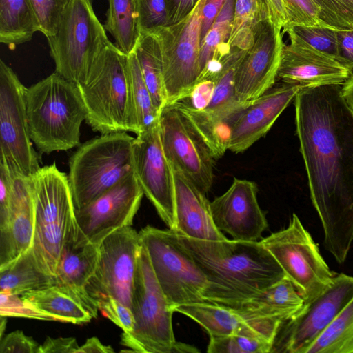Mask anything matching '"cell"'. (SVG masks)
<instances>
[{"mask_svg":"<svg viewBox=\"0 0 353 353\" xmlns=\"http://www.w3.org/2000/svg\"><path fill=\"white\" fill-rule=\"evenodd\" d=\"M295 122L323 246L343 263L353 243V112L341 85L301 88Z\"/></svg>","mask_w":353,"mask_h":353,"instance_id":"1","label":"cell"},{"mask_svg":"<svg viewBox=\"0 0 353 353\" xmlns=\"http://www.w3.org/2000/svg\"><path fill=\"white\" fill-rule=\"evenodd\" d=\"M176 234L205 276L206 302L236 309L285 276L260 241H206Z\"/></svg>","mask_w":353,"mask_h":353,"instance_id":"2","label":"cell"},{"mask_svg":"<svg viewBox=\"0 0 353 353\" xmlns=\"http://www.w3.org/2000/svg\"><path fill=\"white\" fill-rule=\"evenodd\" d=\"M26 100L30 136L41 154L80 145L85 110L75 83L54 72L27 88Z\"/></svg>","mask_w":353,"mask_h":353,"instance_id":"3","label":"cell"},{"mask_svg":"<svg viewBox=\"0 0 353 353\" xmlns=\"http://www.w3.org/2000/svg\"><path fill=\"white\" fill-rule=\"evenodd\" d=\"M85 121L101 134L134 133L128 55L110 42L84 83L77 85Z\"/></svg>","mask_w":353,"mask_h":353,"instance_id":"4","label":"cell"},{"mask_svg":"<svg viewBox=\"0 0 353 353\" xmlns=\"http://www.w3.org/2000/svg\"><path fill=\"white\" fill-rule=\"evenodd\" d=\"M141 241V240H140ZM135 325L123 332L121 344L141 353L194 352L196 347L176 342L170 306L153 272L145 246L141 241L132 296Z\"/></svg>","mask_w":353,"mask_h":353,"instance_id":"5","label":"cell"},{"mask_svg":"<svg viewBox=\"0 0 353 353\" xmlns=\"http://www.w3.org/2000/svg\"><path fill=\"white\" fill-rule=\"evenodd\" d=\"M34 230L31 250L39 267L55 277L68 235L74 224V206L68 175L55 163L31 177Z\"/></svg>","mask_w":353,"mask_h":353,"instance_id":"6","label":"cell"},{"mask_svg":"<svg viewBox=\"0 0 353 353\" xmlns=\"http://www.w3.org/2000/svg\"><path fill=\"white\" fill-rule=\"evenodd\" d=\"M134 139L128 132H119L79 145L70 157L68 175L75 210L134 173Z\"/></svg>","mask_w":353,"mask_h":353,"instance_id":"7","label":"cell"},{"mask_svg":"<svg viewBox=\"0 0 353 353\" xmlns=\"http://www.w3.org/2000/svg\"><path fill=\"white\" fill-rule=\"evenodd\" d=\"M55 72L79 85L85 82L110 43L93 8V0H70L54 34L46 37Z\"/></svg>","mask_w":353,"mask_h":353,"instance_id":"8","label":"cell"},{"mask_svg":"<svg viewBox=\"0 0 353 353\" xmlns=\"http://www.w3.org/2000/svg\"><path fill=\"white\" fill-rule=\"evenodd\" d=\"M139 234L148 251L155 276L173 311L179 305L205 303V276L179 242L176 232L148 225Z\"/></svg>","mask_w":353,"mask_h":353,"instance_id":"9","label":"cell"},{"mask_svg":"<svg viewBox=\"0 0 353 353\" xmlns=\"http://www.w3.org/2000/svg\"><path fill=\"white\" fill-rule=\"evenodd\" d=\"M260 241L306 304L333 285L336 274L330 270L317 244L296 214H292L287 228Z\"/></svg>","mask_w":353,"mask_h":353,"instance_id":"10","label":"cell"},{"mask_svg":"<svg viewBox=\"0 0 353 353\" xmlns=\"http://www.w3.org/2000/svg\"><path fill=\"white\" fill-rule=\"evenodd\" d=\"M205 1L199 0L193 10L179 22L149 30L160 46L168 104L187 97L198 81Z\"/></svg>","mask_w":353,"mask_h":353,"instance_id":"11","label":"cell"},{"mask_svg":"<svg viewBox=\"0 0 353 353\" xmlns=\"http://www.w3.org/2000/svg\"><path fill=\"white\" fill-rule=\"evenodd\" d=\"M26 89L13 70L0 61V160L15 176L31 178L41 168L31 140Z\"/></svg>","mask_w":353,"mask_h":353,"instance_id":"12","label":"cell"},{"mask_svg":"<svg viewBox=\"0 0 353 353\" xmlns=\"http://www.w3.org/2000/svg\"><path fill=\"white\" fill-rule=\"evenodd\" d=\"M140 247L139 232L132 226L117 230L101 242L97 265L86 286L96 303L112 297L131 308Z\"/></svg>","mask_w":353,"mask_h":353,"instance_id":"13","label":"cell"},{"mask_svg":"<svg viewBox=\"0 0 353 353\" xmlns=\"http://www.w3.org/2000/svg\"><path fill=\"white\" fill-rule=\"evenodd\" d=\"M159 125L162 147L171 165L207 194L213 183L214 157L203 137L174 103L162 110Z\"/></svg>","mask_w":353,"mask_h":353,"instance_id":"14","label":"cell"},{"mask_svg":"<svg viewBox=\"0 0 353 353\" xmlns=\"http://www.w3.org/2000/svg\"><path fill=\"white\" fill-rule=\"evenodd\" d=\"M134 173L74 210V243L99 245L109 234L132 226L143 196Z\"/></svg>","mask_w":353,"mask_h":353,"instance_id":"15","label":"cell"},{"mask_svg":"<svg viewBox=\"0 0 353 353\" xmlns=\"http://www.w3.org/2000/svg\"><path fill=\"white\" fill-rule=\"evenodd\" d=\"M353 296V276L336 274L333 285L281 325L271 353H306Z\"/></svg>","mask_w":353,"mask_h":353,"instance_id":"16","label":"cell"},{"mask_svg":"<svg viewBox=\"0 0 353 353\" xmlns=\"http://www.w3.org/2000/svg\"><path fill=\"white\" fill-rule=\"evenodd\" d=\"M133 158L134 173L143 194L169 229L175 231L174 172L162 147L159 124L137 135Z\"/></svg>","mask_w":353,"mask_h":353,"instance_id":"17","label":"cell"},{"mask_svg":"<svg viewBox=\"0 0 353 353\" xmlns=\"http://www.w3.org/2000/svg\"><path fill=\"white\" fill-rule=\"evenodd\" d=\"M281 29L270 18L259 26L252 45L244 52L234 74L238 101L250 103L272 88L283 47Z\"/></svg>","mask_w":353,"mask_h":353,"instance_id":"18","label":"cell"},{"mask_svg":"<svg viewBox=\"0 0 353 353\" xmlns=\"http://www.w3.org/2000/svg\"><path fill=\"white\" fill-rule=\"evenodd\" d=\"M257 192L254 181L234 178L228 190L210 202L216 227L234 240L259 241L268 223Z\"/></svg>","mask_w":353,"mask_h":353,"instance_id":"19","label":"cell"},{"mask_svg":"<svg viewBox=\"0 0 353 353\" xmlns=\"http://www.w3.org/2000/svg\"><path fill=\"white\" fill-rule=\"evenodd\" d=\"M288 36L290 43L283 45L277 74L284 83L301 88L341 85L352 73L335 59Z\"/></svg>","mask_w":353,"mask_h":353,"instance_id":"20","label":"cell"},{"mask_svg":"<svg viewBox=\"0 0 353 353\" xmlns=\"http://www.w3.org/2000/svg\"><path fill=\"white\" fill-rule=\"evenodd\" d=\"M198 323L211 336L239 334L273 342L283 322L281 317H259L230 307L205 302L174 309Z\"/></svg>","mask_w":353,"mask_h":353,"instance_id":"21","label":"cell"},{"mask_svg":"<svg viewBox=\"0 0 353 353\" xmlns=\"http://www.w3.org/2000/svg\"><path fill=\"white\" fill-rule=\"evenodd\" d=\"M301 88L284 83L251 101L232 126L228 150L242 152L265 135Z\"/></svg>","mask_w":353,"mask_h":353,"instance_id":"22","label":"cell"},{"mask_svg":"<svg viewBox=\"0 0 353 353\" xmlns=\"http://www.w3.org/2000/svg\"><path fill=\"white\" fill-rule=\"evenodd\" d=\"M34 197L31 178L15 176L8 220L0 226V269L31 248Z\"/></svg>","mask_w":353,"mask_h":353,"instance_id":"23","label":"cell"},{"mask_svg":"<svg viewBox=\"0 0 353 353\" xmlns=\"http://www.w3.org/2000/svg\"><path fill=\"white\" fill-rule=\"evenodd\" d=\"M172 169L175 185L174 232L194 239H228L214 224L210 202L206 198V194L179 170L173 167Z\"/></svg>","mask_w":353,"mask_h":353,"instance_id":"24","label":"cell"},{"mask_svg":"<svg viewBox=\"0 0 353 353\" xmlns=\"http://www.w3.org/2000/svg\"><path fill=\"white\" fill-rule=\"evenodd\" d=\"M74 229V225L68 235L59 258L55 275L57 284L68 287L85 301L98 307L88 294L86 286L97 265L99 245H76Z\"/></svg>","mask_w":353,"mask_h":353,"instance_id":"25","label":"cell"},{"mask_svg":"<svg viewBox=\"0 0 353 353\" xmlns=\"http://www.w3.org/2000/svg\"><path fill=\"white\" fill-rule=\"evenodd\" d=\"M21 296L37 309L60 322L83 324L98 314L97 305L89 303L76 292L62 285L56 284Z\"/></svg>","mask_w":353,"mask_h":353,"instance_id":"26","label":"cell"},{"mask_svg":"<svg viewBox=\"0 0 353 353\" xmlns=\"http://www.w3.org/2000/svg\"><path fill=\"white\" fill-rule=\"evenodd\" d=\"M305 304L293 283L284 276L236 310L256 316L281 317L288 320L301 312Z\"/></svg>","mask_w":353,"mask_h":353,"instance_id":"27","label":"cell"},{"mask_svg":"<svg viewBox=\"0 0 353 353\" xmlns=\"http://www.w3.org/2000/svg\"><path fill=\"white\" fill-rule=\"evenodd\" d=\"M134 52L153 103L161 114L168 104L163 62L159 42L150 31H140Z\"/></svg>","mask_w":353,"mask_h":353,"instance_id":"28","label":"cell"},{"mask_svg":"<svg viewBox=\"0 0 353 353\" xmlns=\"http://www.w3.org/2000/svg\"><path fill=\"white\" fill-rule=\"evenodd\" d=\"M57 284L38 265L31 249L0 269V292L22 295Z\"/></svg>","mask_w":353,"mask_h":353,"instance_id":"29","label":"cell"},{"mask_svg":"<svg viewBox=\"0 0 353 353\" xmlns=\"http://www.w3.org/2000/svg\"><path fill=\"white\" fill-rule=\"evenodd\" d=\"M39 26L30 0H0V42L10 50L32 39Z\"/></svg>","mask_w":353,"mask_h":353,"instance_id":"30","label":"cell"},{"mask_svg":"<svg viewBox=\"0 0 353 353\" xmlns=\"http://www.w3.org/2000/svg\"><path fill=\"white\" fill-rule=\"evenodd\" d=\"M270 18L265 0H235L232 30L228 42L230 49L246 50L253 43L262 22Z\"/></svg>","mask_w":353,"mask_h":353,"instance_id":"31","label":"cell"},{"mask_svg":"<svg viewBox=\"0 0 353 353\" xmlns=\"http://www.w3.org/2000/svg\"><path fill=\"white\" fill-rule=\"evenodd\" d=\"M103 25L117 48L127 55L134 51L139 34L134 0H108Z\"/></svg>","mask_w":353,"mask_h":353,"instance_id":"32","label":"cell"},{"mask_svg":"<svg viewBox=\"0 0 353 353\" xmlns=\"http://www.w3.org/2000/svg\"><path fill=\"white\" fill-rule=\"evenodd\" d=\"M234 1L235 0H226L201 41L198 81L210 61H221L230 51L228 42L232 30Z\"/></svg>","mask_w":353,"mask_h":353,"instance_id":"33","label":"cell"},{"mask_svg":"<svg viewBox=\"0 0 353 353\" xmlns=\"http://www.w3.org/2000/svg\"><path fill=\"white\" fill-rule=\"evenodd\" d=\"M128 60L131 78L134 134L138 135L159 124L160 113L153 103L134 51L128 55Z\"/></svg>","mask_w":353,"mask_h":353,"instance_id":"34","label":"cell"},{"mask_svg":"<svg viewBox=\"0 0 353 353\" xmlns=\"http://www.w3.org/2000/svg\"><path fill=\"white\" fill-rule=\"evenodd\" d=\"M353 333V296L306 353H340Z\"/></svg>","mask_w":353,"mask_h":353,"instance_id":"35","label":"cell"},{"mask_svg":"<svg viewBox=\"0 0 353 353\" xmlns=\"http://www.w3.org/2000/svg\"><path fill=\"white\" fill-rule=\"evenodd\" d=\"M337 30L321 25H292L283 29L282 32L299 39L314 50L336 60Z\"/></svg>","mask_w":353,"mask_h":353,"instance_id":"36","label":"cell"},{"mask_svg":"<svg viewBox=\"0 0 353 353\" xmlns=\"http://www.w3.org/2000/svg\"><path fill=\"white\" fill-rule=\"evenodd\" d=\"M272 343L259 338L239 335L211 336L208 353H270Z\"/></svg>","mask_w":353,"mask_h":353,"instance_id":"37","label":"cell"},{"mask_svg":"<svg viewBox=\"0 0 353 353\" xmlns=\"http://www.w3.org/2000/svg\"><path fill=\"white\" fill-rule=\"evenodd\" d=\"M139 32L168 25L165 0H134Z\"/></svg>","mask_w":353,"mask_h":353,"instance_id":"38","label":"cell"},{"mask_svg":"<svg viewBox=\"0 0 353 353\" xmlns=\"http://www.w3.org/2000/svg\"><path fill=\"white\" fill-rule=\"evenodd\" d=\"M39 31L46 37L55 34L61 15L70 0H30Z\"/></svg>","mask_w":353,"mask_h":353,"instance_id":"39","label":"cell"},{"mask_svg":"<svg viewBox=\"0 0 353 353\" xmlns=\"http://www.w3.org/2000/svg\"><path fill=\"white\" fill-rule=\"evenodd\" d=\"M0 315L57 321L54 317L41 311L25 300L21 295L2 292H0Z\"/></svg>","mask_w":353,"mask_h":353,"instance_id":"40","label":"cell"},{"mask_svg":"<svg viewBox=\"0 0 353 353\" xmlns=\"http://www.w3.org/2000/svg\"><path fill=\"white\" fill-rule=\"evenodd\" d=\"M285 15V28L292 25H322L320 11L314 0H282Z\"/></svg>","mask_w":353,"mask_h":353,"instance_id":"41","label":"cell"},{"mask_svg":"<svg viewBox=\"0 0 353 353\" xmlns=\"http://www.w3.org/2000/svg\"><path fill=\"white\" fill-rule=\"evenodd\" d=\"M97 303L99 310L124 332L134 330L135 320L130 307L112 297L99 300Z\"/></svg>","mask_w":353,"mask_h":353,"instance_id":"42","label":"cell"},{"mask_svg":"<svg viewBox=\"0 0 353 353\" xmlns=\"http://www.w3.org/2000/svg\"><path fill=\"white\" fill-rule=\"evenodd\" d=\"M0 342V353H39L40 345L21 330L6 334Z\"/></svg>","mask_w":353,"mask_h":353,"instance_id":"43","label":"cell"},{"mask_svg":"<svg viewBox=\"0 0 353 353\" xmlns=\"http://www.w3.org/2000/svg\"><path fill=\"white\" fill-rule=\"evenodd\" d=\"M15 175L7 163L0 160V226L8 220Z\"/></svg>","mask_w":353,"mask_h":353,"instance_id":"44","label":"cell"},{"mask_svg":"<svg viewBox=\"0 0 353 353\" xmlns=\"http://www.w3.org/2000/svg\"><path fill=\"white\" fill-rule=\"evenodd\" d=\"M336 60L353 72V28L337 30Z\"/></svg>","mask_w":353,"mask_h":353,"instance_id":"45","label":"cell"},{"mask_svg":"<svg viewBox=\"0 0 353 353\" xmlns=\"http://www.w3.org/2000/svg\"><path fill=\"white\" fill-rule=\"evenodd\" d=\"M79 347L73 337H47L40 345L39 353H77Z\"/></svg>","mask_w":353,"mask_h":353,"instance_id":"46","label":"cell"},{"mask_svg":"<svg viewBox=\"0 0 353 353\" xmlns=\"http://www.w3.org/2000/svg\"><path fill=\"white\" fill-rule=\"evenodd\" d=\"M168 25L176 23L186 17L194 8L199 0H165Z\"/></svg>","mask_w":353,"mask_h":353,"instance_id":"47","label":"cell"},{"mask_svg":"<svg viewBox=\"0 0 353 353\" xmlns=\"http://www.w3.org/2000/svg\"><path fill=\"white\" fill-rule=\"evenodd\" d=\"M226 0H206L203 8L201 41L214 23Z\"/></svg>","mask_w":353,"mask_h":353,"instance_id":"48","label":"cell"},{"mask_svg":"<svg viewBox=\"0 0 353 353\" xmlns=\"http://www.w3.org/2000/svg\"><path fill=\"white\" fill-rule=\"evenodd\" d=\"M270 19L278 28L283 29L286 24V15L282 0H265Z\"/></svg>","mask_w":353,"mask_h":353,"instance_id":"49","label":"cell"},{"mask_svg":"<svg viewBox=\"0 0 353 353\" xmlns=\"http://www.w3.org/2000/svg\"><path fill=\"white\" fill-rule=\"evenodd\" d=\"M114 350L111 346L103 345L97 337H91L79 346L77 353H112Z\"/></svg>","mask_w":353,"mask_h":353,"instance_id":"50","label":"cell"},{"mask_svg":"<svg viewBox=\"0 0 353 353\" xmlns=\"http://www.w3.org/2000/svg\"><path fill=\"white\" fill-rule=\"evenodd\" d=\"M341 94L345 102L353 112V72L341 85Z\"/></svg>","mask_w":353,"mask_h":353,"instance_id":"51","label":"cell"},{"mask_svg":"<svg viewBox=\"0 0 353 353\" xmlns=\"http://www.w3.org/2000/svg\"><path fill=\"white\" fill-rule=\"evenodd\" d=\"M340 353H353V333L342 347Z\"/></svg>","mask_w":353,"mask_h":353,"instance_id":"52","label":"cell"}]
</instances>
